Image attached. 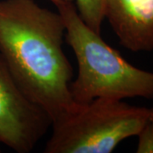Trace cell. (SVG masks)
Instances as JSON below:
<instances>
[{"instance_id": "obj_7", "label": "cell", "mask_w": 153, "mask_h": 153, "mask_svg": "<svg viewBox=\"0 0 153 153\" xmlns=\"http://www.w3.org/2000/svg\"><path fill=\"white\" fill-rule=\"evenodd\" d=\"M141 130L137 134V153H153V106Z\"/></svg>"}, {"instance_id": "obj_3", "label": "cell", "mask_w": 153, "mask_h": 153, "mask_svg": "<svg viewBox=\"0 0 153 153\" xmlns=\"http://www.w3.org/2000/svg\"><path fill=\"white\" fill-rule=\"evenodd\" d=\"M151 109L123 100L96 98L52 123L45 153H111L123 140L137 136Z\"/></svg>"}, {"instance_id": "obj_6", "label": "cell", "mask_w": 153, "mask_h": 153, "mask_svg": "<svg viewBox=\"0 0 153 153\" xmlns=\"http://www.w3.org/2000/svg\"><path fill=\"white\" fill-rule=\"evenodd\" d=\"M79 16L94 32L100 34L105 20V0H75Z\"/></svg>"}, {"instance_id": "obj_9", "label": "cell", "mask_w": 153, "mask_h": 153, "mask_svg": "<svg viewBox=\"0 0 153 153\" xmlns=\"http://www.w3.org/2000/svg\"><path fill=\"white\" fill-rule=\"evenodd\" d=\"M64 1H66V2H73V0H64Z\"/></svg>"}, {"instance_id": "obj_1", "label": "cell", "mask_w": 153, "mask_h": 153, "mask_svg": "<svg viewBox=\"0 0 153 153\" xmlns=\"http://www.w3.org/2000/svg\"><path fill=\"white\" fill-rule=\"evenodd\" d=\"M65 23L34 0L0 1V55L18 85L52 123L79 104L70 85L73 69L63 49Z\"/></svg>"}, {"instance_id": "obj_8", "label": "cell", "mask_w": 153, "mask_h": 153, "mask_svg": "<svg viewBox=\"0 0 153 153\" xmlns=\"http://www.w3.org/2000/svg\"><path fill=\"white\" fill-rule=\"evenodd\" d=\"M49 1H50L51 3H53L55 5H56L57 4H59L60 2H61V1H64V0H49Z\"/></svg>"}, {"instance_id": "obj_2", "label": "cell", "mask_w": 153, "mask_h": 153, "mask_svg": "<svg viewBox=\"0 0 153 153\" xmlns=\"http://www.w3.org/2000/svg\"><path fill=\"white\" fill-rule=\"evenodd\" d=\"M66 27V39L77 61V76L71 82L72 98L86 104L96 98L153 99V72L124 60L79 16L72 2L56 4Z\"/></svg>"}, {"instance_id": "obj_4", "label": "cell", "mask_w": 153, "mask_h": 153, "mask_svg": "<svg viewBox=\"0 0 153 153\" xmlns=\"http://www.w3.org/2000/svg\"><path fill=\"white\" fill-rule=\"evenodd\" d=\"M52 121L18 85L0 55V143L18 153L32 152Z\"/></svg>"}, {"instance_id": "obj_5", "label": "cell", "mask_w": 153, "mask_h": 153, "mask_svg": "<svg viewBox=\"0 0 153 153\" xmlns=\"http://www.w3.org/2000/svg\"><path fill=\"white\" fill-rule=\"evenodd\" d=\"M105 19L124 48L153 50V0H105Z\"/></svg>"}]
</instances>
